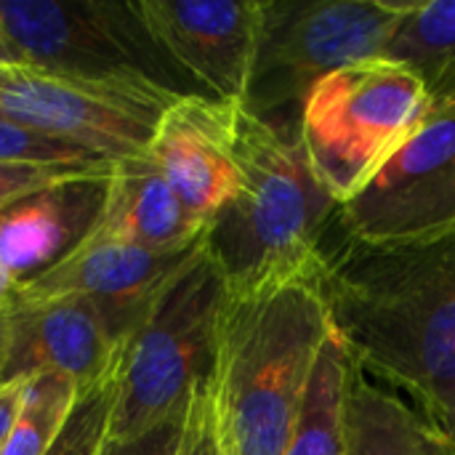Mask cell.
<instances>
[{
  "mask_svg": "<svg viewBox=\"0 0 455 455\" xmlns=\"http://www.w3.org/2000/svg\"><path fill=\"white\" fill-rule=\"evenodd\" d=\"M432 101L421 77L400 61L371 59L320 80L301 107L299 139L344 205L424 123Z\"/></svg>",
  "mask_w": 455,
  "mask_h": 455,
  "instance_id": "6",
  "label": "cell"
},
{
  "mask_svg": "<svg viewBox=\"0 0 455 455\" xmlns=\"http://www.w3.org/2000/svg\"><path fill=\"white\" fill-rule=\"evenodd\" d=\"M8 344H11V309L0 312V379H3L5 360H8Z\"/></svg>",
  "mask_w": 455,
  "mask_h": 455,
  "instance_id": "27",
  "label": "cell"
},
{
  "mask_svg": "<svg viewBox=\"0 0 455 455\" xmlns=\"http://www.w3.org/2000/svg\"><path fill=\"white\" fill-rule=\"evenodd\" d=\"M224 291L205 243L200 259L125 339L107 440H136L187 413L195 387L211 376Z\"/></svg>",
  "mask_w": 455,
  "mask_h": 455,
  "instance_id": "4",
  "label": "cell"
},
{
  "mask_svg": "<svg viewBox=\"0 0 455 455\" xmlns=\"http://www.w3.org/2000/svg\"><path fill=\"white\" fill-rule=\"evenodd\" d=\"M107 157L77 147L72 141H61L45 136L29 125L0 117V163L19 165H88L101 163Z\"/></svg>",
  "mask_w": 455,
  "mask_h": 455,
  "instance_id": "21",
  "label": "cell"
},
{
  "mask_svg": "<svg viewBox=\"0 0 455 455\" xmlns=\"http://www.w3.org/2000/svg\"><path fill=\"white\" fill-rule=\"evenodd\" d=\"M440 429L448 435V440H451V445H453V453H455V403L451 405V411H448V416L440 421Z\"/></svg>",
  "mask_w": 455,
  "mask_h": 455,
  "instance_id": "29",
  "label": "cell"
},
{
  "mask_svg": "<svg viewBox=\"0 0 455 455\" xmlns=\"http://www.w3.org/2000/svg\"><path fill=\"white\" fill-rule=\"evenodd\" d=\"M104 197V181L61 184L0 211V261L24 283L69 251L91 229Z\"/></svg>",
  "mask_w": 455,
  "mask_h": 455,
  "instance_id": "15",
  "label": "cell"
},
{
  "mask_svg": "<svg viewBox=\"0 0 455 455\" xmlns=\"http://www.w3.org/2000/svg\"><path fill=\"white\" fill-rule=\"evenodd\" d=\"M179 99L149 72L93 77L32 64H0V117L72 141L107 160L147 152L163 112Z\"/></svg>",
  "mask_w": 455,
  "mask_h": 455,
  "instance_id": "7",
  "label": "cell"
},
{
  "mask_svg": "<svg viewBox=\"0 0 455 455\" xmlns=\"http://www.w3.org/2000/svg\"><path fill=\"white\" fill-rule=\"evenodd\" d=\"M355 365L349 349L331 328L285 455H344V408Z\"/></svg>",
  "mask_w": 455,
  "mask_h": 455,
  "instance_id": "18",
  "label": "cell"
},
{
  "mask_svg": "<svg viewBox=\"0 0 455 455\" xmlns=\"http://www.w3.org/2000/svg\"><path fill=\"white\" fill-rule=\"evenodd\" d=\"M176 455H219L211 395H208V379L203 384H197L192 397H189L184 432H181V443L176 448Z\"/></svg>",
  "mask_w": 455,
  "mask_h": 455,
  "instance_id": "23",
  "label": "cell"
},
{
  "mask_svg": "<svg viewBox=\"0 0 455 455\" xmlns=\"http://www.w3.org/2000/svg\"><path fill=\"white\" fill-rule=\"evenodd\" d=\"M413 0H264V24L243 107L299 128L301 107L328 75L387 59L389 40Z\"/></svg>",
  "mask_w": 455,
  "mask_h": 455,
  "instance_id": "5",
  "label": "cell"
},
{
  "mask_svg": "<svg viewBox=\"0 0 455 455\" xmlns=\"http://www.w3.org/2000/svg\"><path fill=\"white\" fill-rule=\"evenodd\" d=\"M344 455H455L448 435L421 411L355 365L344 408Z\"/></svg>",
  "mask_w": 455,
  "mask_h": 455,
  "instance_id": "16",
  "label": "cell"
},
{
  "mask_svg": "<svg viewBox=\"0 0 455 455\" xmlns=\"http://www.w3.org/2000/svg\"><path fill=\"white\" fill-rule=\"evenodd\" d=\"M240 192L211 221L205 243L229 288L323 264L339 203L317 179L299 131H283L240 104Z\"/></svg>",
  "mask_w": 455,
  "mask_h": 455,
  "instance_id": "3",
  "label": "cell"
},
{
  "mask_svg": "<svg viewBox=\"0 0 455 455\" xmlns=\"http://www.w3.org/2000/svg\"><path fill=\"white\" fill-rule=\"evenodd\" d=\"M120 368V365H117ZM117 368L101 381L80 389L75 408L45 455H99L112 424L117 400Z\"/></svg>",
  "mask_w": 455,
  "mask_h": 455,
  "instance_id": "20",
  "label": "cell"
},
{
  "mask_svg": "<svg viewBox=\"0 0 455 455\" xmlns=\"http://www.w3.org/2000/svg\"><path fill=\"white\" fill-rule=\"evenodd\" d=\"M0 64H21L19 51L11 45V40L0 32Z\"/></svg>",
  "mask_w": 455,
  "mask_h": 455,
  "instance_id": "28",
  "label": "cell"
},
{
  "mask_svg": "<svg viewBox=\"0 0 455 455\" xmlns=\"http://www.w3.org/2000/svg\"><path fill=\"white\" fill-rule=\"evenodd\" d=\"M339 229L360 243H408L455 232V104L429 109L339 208Z\"/></svg>",
  "mask_w": 455,
  "mask_h": 455,
  "instance_id": "8",
  "label": "cell"
},
{
  "mask_svg": "<svg viewBox=\"0 0 455 455\" xmlns=\"http://www.w3.org/2000/svg\"><path fill=\"white\" fill-rule=\"evenodd\" d=\"M0 32L21 64L93 77L147 72L136 56V32L144 29L131 5L0 0Z\"/></svg>",
  "mask_w": 455,
  "mask_h": 455,
  "instance_id": "10",
  "label": "cell"
},
{
  "mask_svg": "<svg viewBox=\"0 0 455 455\" xmlns=\"http://www.w3.org/2000/svg\"><path fill=\"white\" fill-rule=\"evenodd\" d=\"M27 384L29 379H11V381H0V453L11 437V429L19 419V411L24 405V395H27Z\"/></svg>",
  "mask_w": 455,
  "mask_h": 455,
  "instance_id": "25",
  "label": "cell"
},
{
  "mask_svg": "<svg viewBox=\"0 0 455 455\" xmlns=\"http://www.w3.org/2000/svg\"><path fill=\"white\" fill-rule=\"evenodd\" d=\"M219 455H221V453H219Z\"/></svg>",
  "mask_w": 455,
  "mask_h": 455,
  "instance_id": "30",
  "label": "cell"
},
{
  "mask_svg": "<svg viewBox=\"0 0 455 455\" xmlns=\"http://www.w3.org/2000/svg\"><path fill=\"white\" fill-rule=\"evenodd\" d=\"M144 35L200 80L213 99L243 104L264 24V0H139Z\"/></svg>",
  "mask_w": 455,
  "mask_h": 455,
  "instance_id": "9",
  "label": "cell"
},
{
  "mask_svg": "<svg viewBox=\"0 0 455 455\" xmlns=\"http://www.w3.org/2000/svg\"><path fill=\"white\" fill-rule=\"evenodd\" d=\"M80 389L61 373H37L27 384L24 405L0 455H45L64 429Z\"/></svg>",
  "mask_w": 455,
  "mask_h": 455,
  "instance_id": "19",
  "label": "cell"
},
{
  "mask_svg": "<svg viewBox=\"0 0 455 455\" xmlns=\"http://www.w3.org/2000/svg\"><path fill=\"white\" fill-rule=\"evenodd\" d=\"M203 251L205 237L187 251H144L117 243L77 245L45 272L19 283L13 307L85 299L99 304L131 336Z\"/></svg>",
  "mask_w": 455,
  "mask_h": 455,
  "instance_id": "11",
  "label": "cell"
},
{
  "mask_svg": "<svg viewBox=\"0 0 455 455\" xmlns=\"http://www.w3.org/2000/svg\"><path fill=\"white\" fill-rule=\"evenodd\" d=\"M184 416L152 429L144 437L136 440H125V443H112L107 440L99 455H176V448L181 443V432H184Z\"/></svg>",
  "mask_w": 455,
  "mask_h": 455,
  "instance_id": "24",
  "label": "cell"
},
{
  "mask_svg": "<svg viewBox=\"0 0 455 455\" xmlns=\"http://www.w3.org/2000/svg\"><path fill=\"white\" fill-rule=\"evenodd\" d=\"M115 160L88 163V165H19V163H0V211L8 205L32 197L37 192L61 187V184H80V181H107Z\"/></svg>",
  "mask_w": 455,
  "mask_h": 455,
  "instance_id": "22",
  "label": "cell"
},
{
  "mask_svg": "<svg viewBox=\"0 0 455 455\" xmlns=\"http://www.w3.org/2000/svg\"><path fill=\"white\" fill-rule=\"evenodd\" d=\"M323 251L333 333L365 376L408 392L440 427L455 403V232L360 243L339 229Z\"/></svg>",
  "mask_w": 455,
  "mask_h": 455,
  "instance_id": "1",
  "label": "cell"
},
{
  "mask_svg": "<svg viewBox=\"0 0 455 455\" xmlns=\"http://www.w3.org/2000/svg\"><path fill=\"white\" fill-rule=\"evenodd\" d=\"M208 235L176 197L149 155L115 160L104 181L99 213L77 245H133L144 251H187Z\"/></svg>",
  "mask_w": 455,
  "mask_h": 455,
  "instance_id": "14",
  "label": "cell"
},
{
  "mask_svg": "<svg viewBox=\"0 0 455 455\" xmlns=\"http://www.w3.org/2000/svg\"><path fill=\"white\" fill-rule=\"evenodd\" d=\"M237 112L232 101L179 93L147 147L184 208L208 227L240 192Z\"/></svg>",
  "mask_w": 455,
  "mask_h": 455,
  "instance_id": "12",
  "label": "cell"
},
{
  "mask_svg": "<svg viewBox=\"0 0 455 455\" xmlns=\"http://www.w3.org/2000/svg\"><path fill=\"white\" fill-rule=\"evenodd\" d=\"M387 59L421 77L432 107L455 104V0H413Z\"/></svg>",
  "mask_w": 455,
  "mask_h": 455,
  "instance_id": "17",
  "label": "cell"
},
{
  "mask_svg": "<svg viewBox=\"0 0 455 455\" xmlns=\"http://www.w3.org/2000/svg\"><path fill=\"white\" fill-rule=\"evenodd\" d=\"M19 291V280L8 272V267L0 261V312L13 309V299Z\"/></svg>",
  "mask_w": 455,
  "mask_h": 455,
  "instance_id": "26",
  "label": "cell"
},
{
  "mask_svg": "<svg viewBox=\"0 0 455 455\" xmlns=\"http://www.w3.org/2000/svg\"><path fill=\"white\" fill-rule=\"evenodd\" d=\"M128 333L93 301L53 299L11 309V344L0 381L61 373L85 389L120 365Z\"/></svg>",
  "mask_w": 455,
  "mask_h": 455,
  "instance_id": "13",
  "label": "cell"
},
{
  "mask_svg": "<svg viewBox=\"0 0 455 455\" xmlns=\"http://www.w3.org/2000/svg\"><path fill=\"white\" fill-rule=\"evenodd\" d=\"M331 336L323 264L224 291L208 376L221 455H285Z\"/></svg>",
  "mask_w": 455,
  "mask_h": 455,
  "instance_id": "2",
  "label": "cell"
}]
</instances>
